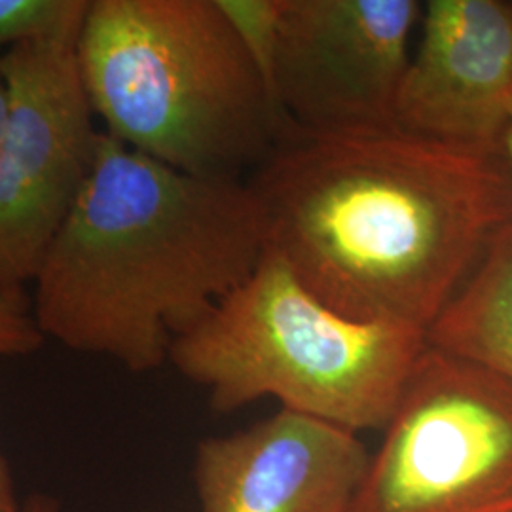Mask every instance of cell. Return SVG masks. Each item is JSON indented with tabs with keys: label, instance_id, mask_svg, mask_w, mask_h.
Here are the masks:
<instances>
[{
	"label": "cell",
	"instance_id": "5",
	"mask_svg": "<svg viewBox=\"0 0 512 512\" xmlns=\"http://www.w3.org/2000/svg\"><path fill=\"white\" fill-rule=\"evenodd\" d=\"M351 512H512V384L425 346Z\"/></svg>",
	"mask_w": 512,
	"mask_h": 512
},
{
	"label": "cell",
	"instance_id": "16",
	"mask_svg": "<svg viewBox=\"0 0 512 512\" xmlns=\"http://www.w3.org/2000/svg\"><path fill=\"white\" fill-rule=\"evenodd\" d=\"M503 150H505V158H507V162H509L512 169V116L511 122H509V128H507V135H505V145H503Z\"/></svg>",
	"mask_w": 512,
	"mask_h": 512
},
{
	"label": "cell",
	"instance_id": "10",
	"mask_svg": "<svg viewBox=\"0 0 512 512\" xmlns=\"http://www.w3.org/2000/svg\"><path fill=\"white\" fill-rule=\"evenodd\" d=\"M425 342L512 384V219L427 329Z\"/></svg>",
	"mask_w": 512,
	"mask_h": 512
},
{
	"label": "cell",
	"instance_id": "2",
	"mask_svg": "<svg viewBox=\"0 0 512 512\" xmlns=\"http://www.w3.org/2000/svg\"><path fill=\"white\" fill-rule=\"evenodd\" d=\"M266 251L243 179L190 175L101 135L92 175L35 279L46 338L152 372Z\"/></svg>",
	"mask_w": 512,
	"mask_h": 512
},
{
	"label": "cell",
	"instance_id": "1",
	"mask_svg": "<svg viewBox=\"0 0 512 512\" xmlns=\"http://www.w3.org/2000/svg\"><path fill=\"white\" fill-rule=\"evenodd\" d=\"M247 183L266 249L330 310L427 329L512 219L507 158L403 131L281 141Z\"/></svg>",
	"mask_w": 512,
	"mask_h": 512
},
{
	"label": "cell",
	"instance_id": "9",
	"mask_svg": "<svg viewBox=\"0 0 512 512\" xmlns=\"http://www.w3.org/2000/svg\"><path fill=\"white\" fill-rule=\"evenodd\" d=\"M370 456L357 433L281 408L202 440L194 478L202 512H351Z\"/></svg>",
	"mask_w": 512,
	"mask_h": 512
},
{
	"label": "cell",
	"instance_id": "11",
	"mask_svg": "<svg viewBox=\"0 0 512 512\" xmlns=\"http://www.w3.org/2000/svg\"><path fill=\"white\" fill-rule=\"evenodd\" d=\"M92 0H0V48L31 42L78 44Z\"/></svg>",
	"mask_w": 512,
	"mask_h": 512
},
{
	"label": "cell",
	"instance_id": "4",
	"mask_svg": "<svg viewBox=\"0 0 512 512\" xmlns=\"http://www.w3.org/2000/svg\"><path fill=\"white\" fill-rule=\"evenodd\" d=\"M425 346L420 330L330 310L266 249L253 274L173 340L169 361L222 414L274 397L357 433L385 429Z\"/></svg>",
	"mask_w": 512,
	"mask_h": 512
},
{
	"label": "cell",
	"instance_id": "12",
	"mask_svg": "<svg viewBox=\"0 0 512 512\" xmlns=\"http://www.w3.org/2000/svg\"><path fill=\"white\" fill-rule=\"evenodd\" d=\"M44 340L33 313V298L25 291L0 293V357L31 355Z\"/></svg>",
	"mask_w": 512,
	"mask_h": 512
},
{
	"label": "cell",
	"instance_id": "7",
	"mask_svg": "<svg viewBox=\"0 0 512 512\" xmlns=\"http://www.w3.org/2000/svg\"><path fill=\"white\" fill-rule=\"evenodd\" d=\"M418 0H279L264 82L293 133L395 129Z\"/></svg>",
	"mask_w": 512,
	"mask_h": 512
},
{
	"label": "cell",
	"instance_id": "13",
	"mask_svg": "<svg viewBox=\"0 0 512 512\" xmlns=\"http://www.w3.org/2000/svg\"><path fill=\"white\" fill-rule=\"evenodd\" d=\"M18 501H16V490L14 480L10 475V467L6 459L0 456V512H18Z\"/></svg>",
	"mask_w": 512,
	"mask_h": 512
},
{
	"label": "cell",
	"instance_id": "15",
	"mask_svg": "<svg viewBox=\"0 0 512 512\" xmlns=\"http://www.w3.org/2000/svg\"><path fill=\"white\" fill-rule=\"evenodd\" d=\"M6 114H8V86L6 80L0 73V135H2V128L6 122Z\"/></svg>",
	"mask_w": 512,
	"mask_h": 512
},
{
	"label": "cell",
	"instance_id": "6",
	"mask_svg": "<svg viewBox=\"0 0 512 512\" xmlns=\"http://www.w3.org/2000/svg\"><path fill=\"white\" fill-rule=\"evenodd\" d=\"M74 42H31L0 55L8 114L0 135V293L35 283L92 175L103 131Z\"/></svg>",
	"mask_w": 512,
	"mask_h": 512
},
{
	"label": "cell",
	"instance_id": "8",
	"mask_svg": "<svg viewBox=\"0 0 512 512\" xmlns=\"http://www.w3.org/2000/svg\"><path fill=\"white\" fill-rule=\"evenodd\" d=\"M395 105V129L503 156L512 116V2L429 0Z\"/></svg>",
	"mask_w": 512,
	"mask_h": 512
},
{
	"label": "cell",
	"instance_id": "14",
	"mask_svg": "<svg viewBox=\"0 0 512 512\" xmlns=\"http://www.w3.org/2000/svg\"><path fill=\"white\" fill-rule=\"evenodd\" d=\"M18 512H59V503L52 495L33 494L25 499Z\"/></svg>",
	"mask_w": 512,
	"mask_h": 512
},
{
	"label": "cell",
	"instance_id": "3",
	"mask_svg": "<svg viewBox=\"0 0 512 512\" xmlns=\"http://www.w3.org/2000/svg\"><path fill=\"white\" fill-rule=\"evenodd\" d=\"M76 55L105 133L184 173L241 179L293 133L219 0H92Z\"/></svg>",
	"mask_w": 512,
	"mask_h": 512
}]
</instances>
